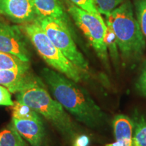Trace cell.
Here are the masks:
<instances>
[{
    "label": "cell",
    "mask_w": 146,
    "mask_h": 146,
    "mask_svg": "<svg viewBox=\"0 0 146 146\" xmlns=\"http://www.w3.org/2000/svg\"><path fill=\"white\" fill-rule=\"evenodd\" d=\"M68 11L105 68L110 70L109 55L105 42L107 26L101 14L89 13L72 3L68 4Z\"/></svg>",
    "instance_id": "obj_5"
},
{
    "label": "cell",
    "mask_w": 146,
    "mask_h": 146,
    "mask_svg": "<svg viewBox=\"0 0 146 146\" xmlns=\"http://www.w3.org/2000/svg\"><path fill=\"white\" fill-rule=\"evenodd\" d=\"M37 18L51 17L66 24L67 17L60 0H32Z\"/></svg>",
    "instance_id": "obj_12"
},
{
    "label": "cell",
    "mask_w": 146,
    "mask_h": 146,
    "mask_svg": "<svg viewBox=\"0 0 146 146\" xmlns=\"http://www.w3.org/2000/svg\"><path fill=\"white\" fill-rule=\"evenodd\" d=\"M116 141L105 146H133L134 123L133 119L123 114H118L113 120Z\"/></svg>",
    "instance_id": "obj_11"
},
{
    "label": "cell",
    "mask_w": 146,
    "mask_h": 146,
    "mask_svg": "<svg viewBox=\"0 0 146 146\" xmlns=\"http://www.w3.org/2000/svg\"><path fill=\"white\" fill-rule=\"evenodd\" d=\"M107 29L106 33L105 42L106 45L108 55L110 56L114 64L117 65L119 62V50L116 42V36L114 35L112 29L106 24Z\"/></svg>",
    "instance_id": "obj_17"
},
{
    "label": "cell",
    "mask_w": 146,
    "mask_h": 146,
    "mask_svg": "<svg viewBox=\"0 0 146 146\" xmlns=\"http://www.w3.org/2000/svg\"><path fill=\"white\" fill-rule=\"evenodd\" d=\"M14 68H30V62L23 61L14 55L0 52V70Z\"/></svg>",
    "instance_id": "obj_16"
},
{
    "label": "cell",
    "mask_w": 146,
    "mask_h": 146,
    "mask_svg": "<svg viewBox=\"0 0 146 146\" xmlns=\"http://www.w3.org/2000/svg\"><path fill=\"white\" fill-rule=\"evenodd\" d=\"M100 14L106 16L120 6L126 0H94Z\"/></svg>",
    "instance_id": "obj_18"
},
{
    "label": "cell",
    "mask_w": 146,
    "mask_h": 146,
    "mask_svg": "<svg viewBox=\"0 0 146 146\" xmlns=\"http://www.w3.org/2000/svg\"><path fill=\"white\" fill-rule=\"evenodd\" d=\"M78 8L94 14H100L97 9L94 0H69Z\"/></svg>",
    "instance_id": "obj_20"
},
{
    "label": "cell",
    "mask_w": 146,
    "mask_h": 146,
    "mask_svg": "<svg viewBox=\"0 0 146 146\" xmlns=\"http://www.w3.org/2000/svg\"><path fill=\"white\" fill-rule=\"evenodd\" d=\"M0 146H29L12 122L0 132Z\"/></svg>",
    "instance_id": "obj_13"
},
{
    "label": "cell",
    "mask_w": 146,
    "mask_h": 146,
    "mask_svg": "<svg viewBox=\"0 0 146 146\" xmlns=\"http://www.w3.org/2000/svg\"><path fill=\"white\" fill-rule=\"evenodd\" d=\"M135 9L137 19L142 33L146 39V0H137Z\"/></svg>",
    "instance_id": "obj_19"
},
{
    "label": "cell",
    "mask_w": 146,
    "mask_h": 146,
    "mask_svg": "<svg viewBox=\"0 0 146 146\" xmlns=\"http://www.w3.org/2000/svg\"><path fill=\"white\" fill-rule=\"evenodd\" d=\"M40 56L55 70L76 83L87 80L89 74L78 68L55 46L44 31L35 21L25 23L21 27Z\"/></svg>",
    "instance_id": "obj_4"
},
{
    "label": "cell",
    "mask_w": 146,
    "mask_h": 146,
    "mask_svg": "<svg viewBox=\"0 0 146 146\" xmlns=\"http://www.w3.org/2000/svg\"><path fill=\"white\" fill-rule=\"evenodd\" d=\"M135 87L140 94L146 97V60L142 64L140 74L135 83Z\"/></svg>",
    "instance_id": "obj_21"
},
{
    "label": "cell",
    "mask_w": 146,
    "mask_h": 146,
    "mask_svg": "<svg viewBox=\"0 0 146 146\" xmlns=\"http://www.w3.org/2000/svg\"><path fill=\"white\" fill-rule=\"evenodd\" d=\"M41 74L54 99L77 121L92 129L108 125L107 114L78 83L48 68H43Z\"/></svg>",
    "instance_id": "obj_1"
},
{
    "label": "cell",
    "mask_w": 146,
    "mask_h": 146,
    "mask_svg": "<svg viewBox=\"0 0 146 146\" xmlns=\"http://www.w3.org/2000/svg\"><path fill=\"white\" fill-rule=\"evenodd\" d=\"M16 101L28 105L41 115L66 139L73 141L78 135L75 123L62 105L49 94L41 78L33 86L18 92Z\"/></svg>",
    "instance_id": "obj_3"
},
{
    "label": "cell",
    "mask_w": 146,
    "mask_h": 146,
    "mask_svg": "<svg viewBox=\"0 0 146 146\" xmlns=\"http://www.w3.org/2000/svg\"><path fill=\"white\" fill-rule=\"evenodd\" d=\"M20 134L31 146H44L45 131L42 120L12 118L11 121Z\"/></svg>",
    "instance_id": "obj_10"
},
{
    "label": "cell",
    "mask_w": 146,
    "mask_h": 146,
    "mask_svg": "<svg viewBox=\"0 0 146 146\" xmlns=\"http://www.w3.org/2000/svg\"><path fill=\"white\" fill-rule=\"evenodd\" d=\"M41 78L35 76L30 68H14L0 70V85L12 94H17L33 86Z\"/></svg>",
    "instance_id": "obj_8"
},
{
    "label": "cell",
    "mask_w": 146,
    "mask_h": 146,
    "mask_svg": "<svg viewBox=\"0 0 146 146\" xmlns=\"http://www.w3.org/2000/svg\"><path fill=\"white\" fill-rule=\"evenodd\" d=\"M105 17L116 36L123 64L133 66L143 57L146 43L131 2L126 1Z\"/></svg>",
    "instance_id": "obj_2"
},
{
    "label": "cell",
    "mask_w": 146,
    "mask_h": 146,
    "mask_svg": "<svg viewBox=\"0 0 146 146\" xmlns=\"http://www.w3.org/2000/svg\"><path fill=\"white\" fill-rule=\"evenodd\" d=\"M0 52L10 54L30 62V55L26 42L17 27L0 21Z\"/></svg>",
    "instance_id": "obj_7"
},
{
    "label": "cell",
    "mask_w": 146,
    "mask_h": 146,
    "mask_svg": "<svg viewBox=\"0 0 146 146\" xmlns=\"http://www.w3.org/2000/svg\"><path fill=\"white\" fill-rule=\"evenodd\" d=\"M132 119L134 123L133 146H146V118L135 110Z\"/></svg>",
    "instance_id": "obj_14"
},
{
    "label": "cell",
    "mask_w": 146,
    "mask_h": 146,
    "mask_svg": "<svg viewBox=\"0 0 146 146\" xmlns=\"http://www.w3.org/2000/svg\"><path fill=\"white\" fill-rule=\"evenodd\" d=\"M13 104L10 91L6 87L0 85V106H12Z\"/></svg>",
    "instance_id": "obj_22"
},
{
    "label": "cell",
    "mask_w": 146,
    "mask_h": 146,
    "mask_svg": "<svg viewBox=\"0 0 146 146\" xmlns=\"http://www.w3.org/2000/svg\"><path fill=\"white\" fill-rule=\"evenodd\" d=\"M12 118L22 120H42L40 114L35 110L31 108L28 105L21 102H14V104L12 106Z\"/></svg>",
    "instance_id": "obj_15"
},
{
    "label": "cell",
    "mask_w": 146,
    "mask_h": 146,
    "mask_svg": "<svg viewBox=\"0 0 146 146\" xmlns=\"http://www.w3.org/2000/svg\"><path fill=\"white\" fill-rule=\"evenodd\" d=\"M72 142L73 146H88L89 144V139L87 135H81L76 136Z\"/></svg>",
    "instance_id": "obj_23"
},
{
    "label": "cell",
    "mask_w": 146,
    "mask_h": 146,
    "mask_svg": "<svg viewBox=\"0 0 146 146\" xmlns=\"http://www.w3.org/2000/svg\"><path fill=\"white\" fill-rule=\"evenodd\" d=\"M0 14L24 24L30 23L36 15L32 0H0Z\"/></svg>",
    "instance_id": "obj_9"
},
{
    "label": "cell",
    "mask_w": 146,
    "mask_h": 146,
    "mask_svg": "<svg viewBox=\"0 0 146 146\" xmlns=\"http://www.w3.org/2000/svg\"><path fill=\"white\" fill-rule=\"evenodd\" d=\"M58 50L83 72L89 74V64L78 50L71 35L68 24L56 18H37L35 20Z\"/></svg>",
    "instance_id": "obj_6"
}]
</instances>
